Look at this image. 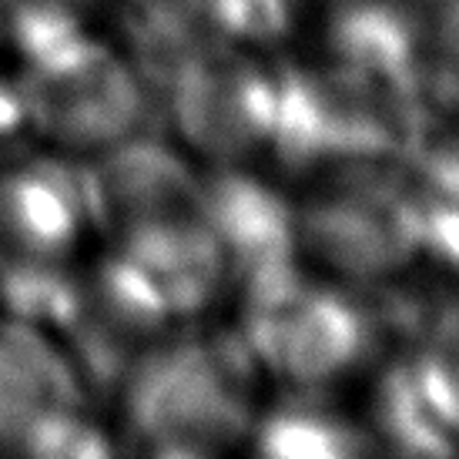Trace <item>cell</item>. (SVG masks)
Returning a JSON list of instances; mask_svg holds the SVG:
<instances>
[{"label": "cell", "instance_id": "obj_1", "mask_svg": "<svg viewBox=\"0 0 459 459\" xmlns=\"http://www.w3.org/2000/svg\"><path fill=\"white\" fill-rule=\"evenodd\" d=\"M131 420L165 449H218L225 436L245 429L242 383L215 349H171L134 379Z\"/></svg>", "mask_w": 459, "mask_h": 459}, {"label": "cell", "instance_id": "obj_3", "mask_svg": "<svg viewBox=\"0 0 459 459\" xmlns=\"http://www.w3.org/2000/svg\"><path fill=\"white\" fill-rule=\"evenodd\" d=\"M399 379L429 426L439 453L459 449V299L439 306L422 325Z\"/></svg>", "mask_w": 459, "mask_h": 459}, {"label": "cell", "instance_id": "obj_5", "mask_svg": "<svg viewBox=\"0 0 459 459\" xmlns=\"http://www.w3.org/2000/svg\"><path fill=\"white\" fill-rule=\"evenodd\" d=\"M262 446L268 453H349L352 449V436L329 416H316L308 409H289V412H275L272 420L262 426Z\"/></svg>", "mask_w": 459, "mask_h": 459}, {"label": "cell", "instance_id": "obj_2", "mask_svg": "<svg viewBox=\"0 0 459 459\" xmlns=\"http://www.w3.org/2000/svg\"><path fill=\"white\" fill-rule=\"evenodd\" d=\"M65 372L24 329H0V443L21 436L27 446H40L54 429L67 426Z\"/></svg>", "mask_w": 459, "mask_h": 459}, {"label": "cell", "instance_id": "obj_6", "mask_svg": "<svg viewBox=\"0 0 459 459\" xmlns=\"http://www.w3.org/2000/svg\"><path fill=\"white\" fill-rule=\"evenodd\" d=\"M443 44H446V57L453 74L459 77V0H453V7L446 11V24H443Z\"/></svg>", "mask_w": 459, "mask_h": 459}, {"label": "cell", "instance_id": "obj_4", "mask_svg": "<svg viewBox=\"0 0 459 459\" xmlns=\"http://www.w3.org/2000/svg\"><path fill=\"white\" fill-rule=\"evenodd\" d=\"M268 356L292 376H329L359 349V322L349 302L329 295H306L299 306L272 312Z\"/></svg>", "mask_w": 459, "mask_h": 459}]
</instances>
